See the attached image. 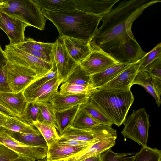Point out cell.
Returning <instances> with one entry per match:
<instances>
[{
	"label": "cell",
	"instance_id": "cell-32",
	"mask_svg": "<svg viewBox=\"0 0 161 161\" xmlns=\"http://www.w3.org/2000/svg\"><path fill=\"white\" fill-rule=\"evenodd\" d=\"M54 43L42 42L36 41L32 38H28L21 43L13 45L27 47L39 51L54 59Z\"/></svg>",
	"mask_w": 161,
	"mask_h": 161
},
{
	"label": "cell",
	"instance_id": "cell-40",
	"mask_svg": "<svg viewBox=\"0 0 161 161\" xmlns=\"http://www.w3.org/2000/svg\"><path fill=\"white\" fill-rule=\"evenodd\" d=\"M63 83V81L59 79L55 84L50 87L40 96L32 102H50L54 94L58 92V88L60 85Z\"/></svg>",
	"mask_w": 161,
	"mask_h": 161
},
{
	"label": "cell",
	"instance_id": "cell-10",
	"mask_svg": "<svg viewBox=\"0 0 161 161\" xmlns=\"http://www.w3.org/2000/svg\"><path fill=\"white\" fill-rule=\"evenodd\" d=\"M89 43L91 52L79 64L88 75L100 72L118 63L93 42L91 41Z\"/></svg>",
	"mask_w": 161,
	"mask_h": 161
},
{
	"label": "cell",
	"instance_id": "cell-23",
	"mask_svg": "<svg viewBox=\"0 0 161 161\" xmlns=\"http://www.w3.org/2000/svg\"><path fill=\"white\" fill-rule=\"evenodd\" d=\"M41 10L53 12L70 11L76 9L74 0H33Z\"/></svg>",
	"mask_w": 161,
	"mask_h": 161
},
{
	"label": "cell",
	"instance_id": "cell-21",
	"mask_svg": "<svg viewBox=\"0 0 161 161\" xmlns=\"http://www.w3.org/2000/svg\"><path fill=\"white\" fill-rule=\"evenodd\" d=\"M130 64L117 63L103 71L90 76L92 85L96 89L99 88L114 79Z\"/></svg>",
	"mask_w": 161,
	"mask_h": 161
},
{
	"label": "cell",
	"instance_id": "cell-12",
	"mask_svg": "<svg viewBox=\"0 0 161 161\" xmlns=\"http://www.w3.org/2000/svg\"><path fill=\"white\" fill-rule=\"evenodd\" d=\"M0 143L19 154L36 161L44 159L47 157L48 148L25 145L13 138L10 131L3 127H0Z\"/></svg>",
	"mask_w": 161,
	"mask_h": 161
},
{
	"label": "cell",
	"instance_id": "cell-37",
	"mask_svg": "<svg viewBox=\"0 0 161 161\" xmlns=\"http://www.w3.org/2000/svg\"><path fill=\"white\" fill-rule=\"evenodd\" d=\"M134 153H117L110 148L100 155L101 161H134Z\"/></svg>",
	"mask_w": 161,
	"mask_h": 161
},
{
	"label": "cell",
	"instance_id": "cell-50",
	"mask_svg": "<svg viewBox=\"0 0 161 161\" xmlns=\"http://www.w3.org/2000/svg\"><path fill=\"white\" fill-rule=\"evenodd\" d=\"M10 161H36L28 157L19 155L17 158Z\"/></svg>",
	"mask_w": 161,
	"mask_h": 161
},
{
	"label": "cell",
	"instance_id": "cell-1",
	"mask_svg": "<svg viewBox=\"0 0 161 161\" xmlns=\"http://www.w3.org/2000/svg\"><path fill=\"white\" fill-rule=\"evenodd\" d=\"M42 14L57 29L59 37H67L89 42L97 33L102 16L75 9L53 12L42 9Z\"/></svg>",
	"mask_w": 161,
	"mask_h": 161
},
{
	"label": "cell",
	"instance_id": "cell-7",
	"mask_svg": "<svg viewBox=\"0 0 161 161\" xmlns=\"http://www.w3.org/2000/svg\"><path fill=\"white\" fill-rule=\"evenodd\" d=\"M117 136L116 130L111 126L98 124L87 130L78 129L68 125L63 130L60 137L95 143L105 138H117Z\"/></svg>",
	"mask_w": 161,
	"mask_h": 161
},
{
	"label": "cell",
	"instance_id": "cell-16",
	"mask_svg": "<svg viewBox=\"0 0 161 161\" xmlns=\"http://www.w3.org/2000/svg\"><path fill=\"white\" fill-rule=\"evenodd\" d=\"M29 103L23 92L17 93L0 92V103L17 117H21L24 115Z\"/></svg>",
	"mask_w": 161,
	"mask_h": 161
},
{
	"label": "cell",
	"instance_id": "cell-18",
	"mask_svg": "<svg viewBox=\"0 0 161 161\" xmlns=\"http://www.w3.org/2000/svg\"><path fill=\"white\" fill-rule=\"evenodd\" d=\"M90 95L86 94L63 95L58 92L53 96L50 103L56 112L64 111L87 102Z\"/></svg>",
	"mask_w": 161,
	"mask_h": 161
},
{
	"label": "cell",
	"instance_id": "cell-44",
	"mask_svg": "<svg viewBox=\"0 0 161 161\" xmlns=\"http://www.w3.org/2000/svg\"><path fill=\"white\" fill-rule=\"evenodd\" d=\"M14 46L24 52L44 61L49 63H53L54 62L53 59L41 52L27 47Z\"/></svg>",
	"mask_w": 161,
	"mask_h": 161
},
{
	"label": "cell",
	"instance_id": "cell-53",
	"mask_svg": "<svg viewBox=\"0 0 161 161\" xmlns=\"http://www.w3.org/2000/svg\"><path fill=\"white\" fill-rule=\"evenodd\" d=\"M95 156L90 157L83 161H92Z\"/></svg>",
	"mask_w": 161,
	"mask_h": 161
},
{
	"label": "cell",
	"instance_id": "cell-33",
	"mask_svg": "<svg viewBox=\"0 0 161 161\" xmlns=\"http://www.w3.org/2000/svg\"><path fill=\"white\" fill-rule=\"evenodd\" d=\"M57 76V74L56 68L54 62L52 68L48 72L42 76L37 78L24 90L23 93L25 98L49 80Z\"/></svg>",
	"mask_w": 161,
	"mask_h": 161
},
{
	"label": "cell",
	"instance_id": "cell-55",
	"mask_svg": "<svg viewBox=\"0 0 161 161\" xmlns=\"http://www.w3.org/2000/svg\"></svg>",
	"mask_w": 161,
	"mask_h": 161
},
{
	"label": "cell",
	"instance_id": "cell-34",
	"mask_svg": "<svg viewBox=\"0 0 161 161\" xmlns=\"http://www.w3.org/2000/svg\"><path fill=\"white\" fill-rule=\"evenodd\" d=\"M135 156L134 161H161V151L147 146L142 147Z\"/></svg>",
	"mask_w": 161,
	"mask_h": 161
},
{
	"label": "cell",
	"instance_id": "cell-20",
	"mask_svg": "<svg viewBox=\"0 0 161 161\" xmlns=\"http://www.w3.org/2000/svg\"><path fill=\"white\" fill-rule=\"evenodd\" d=\"M61 37L69 54L78 64L91 53L92 50L89 42L67 37Z\"/></svg>",
	"mask_w": 161,
	"mask_h": 161
},
{
	"label": "cell",
	"instance_id": "cell-6",
	"mask_svg": "<svg viewBox=\"0 0 161 161\" xmlns=\"http://www.w3.org/2000/svg\"><path fill=\"white\" fill-rule=\"evenodd\" d=\"M158 0H149L128 17L100 31L91 40L97 45L125 34H133L132 26L133 22L147 7L160 2Z\"/></svg>",
	"mask_w": 161,
	"mask_h": 161
},
{
	"label": "cell",
	"instance_id": "cell-9",
	"mask_svg": "<svg viewBox=\"0 0 161 161\" xmlns=\"http://www.w3.org/2000/svg\"><path fill=\"white\" fill-rule=\"evenodd\" d=\"M6 66L8 83L13 92H24L32 81L39 77L34 70L28 67L8 61Z\"/></svg>",
	"mask_w": 161,
	"mask_h": 161
},
{
	"label": "cell",
	"instance_id": "cell-42",
	"mask_svg": "<svg viewBox=\"0 0 161 161\" xmlns=\"http://www.w3.org/2000/svg\"><path fill=\"white\" fill-rule=\"evenodd\" d=\"M142 70L152 76L161 78V57L156 59Z\"/></svg>",
	"mask_w": 161,
	"mask_h": 161
},
{
	"label": "cell",
	"instance_id": "cell-47",
	"mask_svg": "<svg viewBox=\"0 0 161 161\" xmlns=\"http://www.w3.org/2000/svg\"><path fill=\"white\" fill-rule=\"evenodd\" d=\"M152 80L155 91L158 97L161 99V78L152 76Z\"/></svg>",
	"mask_w": 161,
	"mask_h": 161
},
{
	"label": "cell",
	"instance_id": "cell-15",
	"mask_svg": "<svg viewBox=\"0 0 161 161\" xmlns=\"http://www.w3.org/2000/svg\"><path fill=\"white\" fill-rule=\"evenodd\" d=\"M0 21V28L7 34L10 44L17 45L25 41V31L28 25L1 12Z\"/></svg>",
	"mask_w": 161,
	"mask_h": 161
},
{
	"label": "cell",
	"instance_id": "cell-4",
	"mask_svg": "<svg viewBox=\"0 0 161 161\" xmlns=\"http://www.w3.org/2000/svg\"><path fill=\"white\" fill-rule=\"evenodd\" d=\"M0 12L40 30H44L47 18L33 0H0Z\"/></svg>",
	"mask_w": 161,
	"mask_h": 161
},
{
	"label": "cell",
	"instance_id": "cell-43",
	"mask_svg": "<svg viewBox=\"0 0 161 161\" xmlns=\"http://www.w3.org/2000/svg\"><path fill=\"white\" fill-rule=\"evenodd\" d=\"M19 155L0 143V161H10L17 158Z\"/></svg>",
	"mask_w": 161,
	"mask_h": 161
},
{
	"label": "cell",
	"instance_id": "cell-3",
	"mask_svg": "<svg viewBox=\"0 0 161 161\" xmlns=\"http://www.w3.org/2000/svg\"><path fill=\"white\" fill-rule=\"evenodd\" d=\"M99 46L118 63L131 64L146 53L136 41L134 34H125Z\"/></svg>",
	"mask_w": 161,
	"mask_h": 161
},
{
	"label": "cell",
	"instance_id": "cell-38",
	"mask_svg": "<svg viewBox=\"0 0 161 161\" xmlns=\"http://www.w3.org/2000/svg\"><path fill=\"white\" fill-rule=\"evenodd\" d=\"M19 118L23 121L31 125L35 121L41 122L40 112L37 104L32 102L29 103L25 114Z\"/></svg>",
	"mask_w": 161,
	"mask_h": 161
},
{
	"label": "cell",
	"instance_id": "cell-46",
	"mask_svg": "<svg viewBox=\"0 0 161 161\" xmlns=\"http://www.w3.org/2000/svg\"><path fill=\"white\" fill-rule=\"evenodd\" d=\"M0 92H11L8 83L6 64L0 69Z\"/></svg>",
	"mask_w": 161,
	"mask_h": 161
},
{
	"label": "cell",
	"instance_id": "cell-35",
	"mask_svg": "<svg viewBox=\"0 0 161 161\" xmlns=\"http://www.w3.org/2000/svg\"><path fill=\"white\" fill-rule=\"evenodd\" d=\"M64 82L82 85H92L90 76L86 74L79 64Z\"/></svg>",
	"mask_w": 161,
	"mask_h": 161
},
{
	"label": "cell",
	"instance_id": "cell-22",
	"mask_svg": "<svg viewBox=\"0 0 161 161\" xmlns=\"http://www.w3.org/2000/svg\"><path fill=\"white\" fill-rule=\"evenodd\" d=\"M70 146L57 142L48 147L47 161H58L70 157L87 148Z\"/></svg>",
	"mask_w": 161,
	"mask_h": 161
},
{
	"label": "cell",
	"instance_id": "cell-25",
	"mask_svg": "<svg viewBox=\"0 0 161 161\" xmlns=\"http://www.w3.org/2000/svg\"><path fill=\"white\" fill-rule=\"evenodd\" d=\"M10 134L14 139L25 145L48 148L47 143L42 135L11 131H10Z\"/></svg>",
	"mask_w": 161,
	"mask_h": 161
},
{
	"label": "cell",
	"instance_id": "cell-39",
	"mask_svg": "<svg viewBox=\"0 0 161 161\" xmlns=\"http://www.w3.org/2000/svg\"><path fill=\"white\" fill-rule=\"evenodd\" d=\"M161 57V43L157 44L153 49L146 53L142 58L139 70H142L149 64Z\"/></svg>",
	"mask_w": 161,
	"mask_h": 161
},
{
	"label": "cell",
	"instance_id": "cell-14",
	"mask_svg": "<svg viewBox=\"0 0 161 161\" xmlns=\"http://www.w3.org/2000/svg\"><path fill=\"white\" fill-rule=\"evenodd\" d=\"M142 61V58L130 64L113 80L97 89L118 92L131 90L133 81Z\"/></svg>",
	"mask_w": 161,
	"mask_h": 161
},
{
	"label": "cell",
	"instance_id": "cell-5",
	"mask_svg": "<svg viewBox=\"0 0 161 161\" xmlns=\"http://www.w3.org/2000/svg\"><path fill=\"white\" fill-rule=\"evenodd\" d=\"M149 118L144 108L133 110L123 123L124 126L121 133L124 139H131L142 147L147 146L151 126Z\"/></svg>",
	"mask_w": 161,
	"mask_h": 161
},
{
	"label": "cell",
	"instance_id": "cell-24",
	"mask_svg": "<svg viewBox=\"0 0 161 161\" xmlns=\"http://www.w3.org/2000/svg\"><path fill=\"white\" fill-rule=\"evenodd\" d=\"M2 127L11 132L42 135L35 127L23 121L17 117H8Z\"/></svg>",
	"mask_w": 161,
	"mask_h": 161
},
{
	"label": "cell",
	"instance_id": "cell-8",
	"mask_svg": "<svg viewBox=\"0 0 161 161\" xmlns=\"http://www.w3.org/2000/svg\"><path fill=\"white\" fill-rule=\"evenodd\" d=\"M3 52L8 61L30 68L38 77L45 75L53 66V63L44 61L10 44L5 46Z\"/></svg>",
	"mask_w": 161,
	"mask_h": 161
},
{
	"label": "cell",
	"instance_id": "cell-13",
	"mask_svg": "<svg viewBox=\"0 0 161 161\" xmlns=\"http://www.w3.org/2000/svg\"><path fill=\"white\" fill-rule=\"evenodd\" d=\"M54 43L53 54L57 77L64 83L79 64L69 54L61 37H58Z\"/></svg>",
	"mask_w": 161,
	"mask_h": 161
},
{
	"label": "cell",
	"instance_id": "cell-28",
	"mask_svg": "<svg viewBox=\"0 0 161 161\" xmlns=\"http://www.w3.org/2000/svg\"><path fill=\"white\" fill-rule=\"evenodd\" d=\"M98 124H100L93 119L80 106L71 125L76 128L87 130Z\"/></svg>",
	"mask_w": 161,
	"mask_h": 161
},
{
	"label": "cell",
	"instance_id": "cell-51",
	"mask_svg": "<svg viewBox=\"0 0 161 161\" xmlns=\"http://www.w3.org/2000/svg\"><path fill=\"white\" fill-rule=\"evenodd\" d=\"M9 117L0 112V127H2Z\"/></svg>",
	"mask_w": 161,
	"mask_h": 161
},
{
	"label": "cell",
	"instance_id": "cell-30",
	"mask_svg": "<svg viewBox=\"0 0 161 161\" xmlns=\"http://www.w3.org/2000/svg\"><path fill=\"white\" fill-rule=\"evenodd\" d=\"M36 103L39 108L41 117L40 122L51 125L54 127L58 131V123L56 116V111L50 102Z\"/></svg>",
	"mask_w": 161,
	"mask_h": 161
},
{
	"label": "cell",
	"instance_id": "cell-11",
	"mask_svg": "<svg viewBox=\"0 0 161 161\" xmlns=\"http://www.w3.org/2000/svg\"><path fill=\"white\" fill-rule=\"evenodd\" d=\"M148 0H124L112 8L108 13L102 17L101 26L98 29L100 31L122 20L134 13Z\"/></svg>",
	"mask_w": 161,
	"mask_h": 161
},
{
	"label": "cell",
	"instance_id": "cell-36",
	"mask_svg": "<svg viewBox=\"0 0 161 161\" xmlns=\"http://www.w3.org/2000/svg\"><path fill=\"white\" fill-rule=\"evenodd\" d=\"M80 106L99 124L110 126L113 124L109 119L91 103L89 100L87 102Z\"/></svg>",
	"mask_w": 161,
	"mask_h": 161
},
{
	"label": "cell",
	"instance_id": "cell-17",
	"mask_svg": "<svg viewBox=\"0 0 161 161\" xmlns=\"http://www.w3.org/2000/svg\"><path fill=\"white\" fill-rule=\"evenodd\" d=\"M77 9L102 16L108 13L119 0H74Z\"/></svg>",
	"mask_w": 161,
	"mask_h": 161
},
{
	"label": "cell",
	"instance_id": "cell-2",
	"mask_svg": "<svg viewBox=\"0 0 161 161\" xmlns=\"http://www.w3.org/2000/svg\"><path fill=\"white\" fill-rule=\"evenodd\" d=\"M134 100L131 90L118 92L97 89L91 94L89 101L119 127L124 122Z\"/></svg>",
	"mask_w": 161,
	"mask_h": 161
},
{
	"label": "cell",
	"instance_id": "cell-52",
	"mask_svg": "<svg viewBox=\"0 0 161 161\" xmlns=\"http://www.w3.org/2000/svg\"><path fill=\"white\" fill-rule=\"evenodd\" d=\"M101 154L96 155L92 161H101L100 158Z\"/></svg>",
	"mask_w": 161,
	"mask_h": 161
},
{
	"label": "cell",
	"instance_id": "cell-19",
	"mask_svg": "<svg viewBox=\"0 0 161 161\" xmlns=\"http://www.w3.org/2000/svg\"><path fill=\"white\" fill-rule=\"evenodd\" d=\"M116 138L110 137L103 139L82 151L60 160L83 161L90 157L101 153L111 148L116 144Z\"/></svg>",
	"mask_w": 161,
	"mask_h": 161
},
{
	"label": "cell",
	"instance_id": "cell-29",
	"mask_svg": "<svg viewBox=\"0 0 161 161\" xmlns=\"http://www.w3.org/2000/svg\"><path fill=\"white\" fill-rule=\"evenodd\" d=\"M80 106H76L62 111H56V116L58 127L57 132L60 137L64 129L67 125H71Z\"/></svg>",
	"mask_w": 161,
	"mask_h": 161
},
{
	"label": "cell",
	"instance_id": "cell-45",
	"mask_svg": "<svg viewBox=\"0 0 161 161\" xmlns=\"http://www.w3.org/2000/svg\"><path fill=\"white\" fill-rule=\"evenodd\" d=\"M58 143L70 146L88 147L94 143H91L77 140L60 137L57 141Z\"/></svg>",
	"mask_w": 161,
	"mask_h": 161
},
{
	"label": "cell",
	"instance_id": "cell-41",
	"mask_svg": "<svg viewBox=\"0 0 161 161\" xmlns=\"http://www.w3.org/2000/svg\"><path fill=\"white\" fill-rule=\"evenodd\" d=\"M59 79H60L57 76L49 80L26 97V99L29 103L33 102L36 99L40 96L50 87L55 84Z\"/></svg>",
	"mask_w": 161,
	"mask_h": 161
},
{
	"label": "cell",
	"instance_id": "cell-26",
	"mask_svg": "<svg viewBox=\"0 0 161 161\" xmlns=\"http://www.w3.org/2000/svg\"><path fill=\"white\" fill-rule=\"evenodd\" d=\"M135 84L144 87L155 99L158 106L159 107L160 105L161 100L158 97L154 89L151 75L143 70H139L134 80L132 85Z\"/></svg>",
	"mask_w": 161,
	"mask_h": 161
},
{
	"label": "cell",
	"instance_id": "cell-49",
	"mask_svg": "<svg viewBox=\"0 0 161 161\" xmlns=\"http://www.w3.org/2000/svg\"><path fill=\"white\" fill-rule=\"evenodd\" d=\"M0 112L3 114L8 116L17 117L15 114L6 108L0 103Z\"/></svg>",
	"mask_w": 161,
	"mask_h": 161
},
{
	"label": "cell",
	"instance_id": "cell-27",
	"mask_svg": "<svg viewBox=\"0 0 161 161\" xmlns=\"http://www.w3.org/2000/svg\"><path fill=\"white\" fill-rule=\"evenodd\" d=\"M32 125L40 132L45 140L48 147L60 138L56 129L51 125L37 121L34 122Z\"/></svg>",
	"mask_w": 161,
	"mask_h": 161
},
{
	"label": "cell",
	"instance_id": "cell-48",
	"mask_svg": "<svg viewBox=\"0 0 161 161\" xmlns=\"http://www.w3.org/2000/svg\"><path fill=\"white\" fill-rule=\"evenodd\" d=\"M7 62V60L5 55L0 45V69L5 65Z\"/></svg>",
	"mask_w": 161,
	"mask_h": 161
},
{
	"label": "cell",
	"instance_id": "cell-54",
	"mask_svg": "<svg viewBox=\"0 0 161 161\" xmlns=\"http://www.w3.org/2000/svg\"><path fill=\"white\" fill-rule=\"evenodd\" d=\"M63 161V160H60V161Z\"/></svg>",
	"mask_w": 161,
	"mask_h": 161
},
{
	"label": "cell",
	"instance_id": "cell-31",
	"mask_svg": "<svg viewBox=\"0 0 161 161\" xmlns=\"http://www.w3.org/2000/svg\"><path fill=\"white\" fill-rule=\"evenodd\" d=\"M96 89L92 85H82L64 82L61 85L58 92L63 95L86 94L90 96Z\"/></svg>",
	"mask_w": 161,
	"mask_h": 161
}]
</instances>
